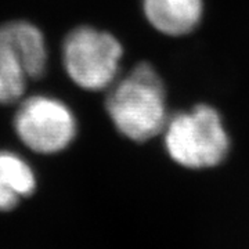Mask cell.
<instances>
[{
    "instance_id": "6da1fadb",
    "label": "cell",
    "mask_w": 249,
    "mask_h": 249,
    "mask_svg": "<svg viewBox=\"0 0 249 249\" xmlns=\"http://www.w3.org/2000/svg\"><path fill=\"white\" fill-rule=\"evenodd\" d=\"M106 108L115 127L133 142H145L163 132L168 122L166 90L155 68L140 62L112 83Z\"/></svg>"
},
{
    "instance_id": "7a4b0ae2",
    "label": "cell",
    "mask_w": 249,
    "mask_h": 249,
    "mask_svg": "<svg viewBox=\"0 0 249 249\" xmlns=\"http://www.w3.org/2000/svg\"><path fill=\"white\" fill-rule=\"evenodd\" d=\"M163 137L170 158L188 169L216 166L230 150L222 116L205 104L169 116Z\"/></svg>"
},
{
    "instance_id": "3957f363",
    "label": "cell",
    "mask_w": 249,
    "mask_h": 249,
    "mask_svg": "<svg viewBox=\"0 0 249 249\" xmlns=\"http://www.w3.org/2000/svg\"><path fill=\"white\" fill-rule=\"evenodd\" d=\"M122 54L116 37L93 27L75 28L62 43L65 72L76 86L91 91L112 86Z\"/></svg>"
},
{
    "instance_id": "277c9868",
    "label": "cell",
    "mask_w": 249,
    "mask_h": 249,
    "mask_svg": "<svg viewBox=\"0 0 249 249\" xmlns=\"http://www.w3.org/2000/svg\"><path fill=\"white\" fill-rule=\"evenodd\" d=\"M14 129L32 151L55 154L73 142L78 124L71 108L58 98L32 96L19 103Z\"/></svg>"
},
{
    "instance_id": "5b68a950",
    "label": "cell",
    "mask_w": 249,
    "mask_h": 249,
    "mask_svg": "<svg viewBox=\"0 0 249 249\" xmlns=\"http://www.w3.org/2000/svg\"><path fill=\"white\" fill-rule=\"evenodd\" d=\"M142 10L157 31L169 36L190 34L199 24L202 0H142Z\"/></svg>"
},
{
    "instance_id": "8992f818",
    "label": "cell",
    "mask_w": 249,
    "mask_h": 249,
    "mask_svg": "<svg viewBox=\"0 0 249 249\" xmlns=\"http://www.w3.org/2000/svg\"><path fill=\"white\" fill-rule=\"evenodd\" d=\"M32 80L24 54L0 31V104H14L24 97Z\"/></svg>"
},
{
    "instance_id": "52a82bcc",
    "label": "cell",
    "mask_w": 249,
    "mask_h": 249,
    "mask_svg": "<svg viewBox=\"0 0 249 249\" xmlns=\"http://www.w3.org/2000/svg\"><path fill=\"white\" fill-rule=\"evenodd\" d=\"M35 173L25 160L10 151H0V211H10L22 196L34 193Z\"/></svg>"
}]
</instances>
